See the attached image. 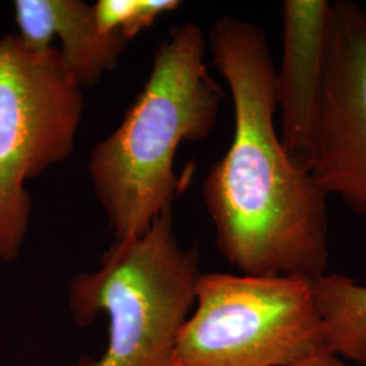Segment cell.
<instances>
[{
	"instance_id": "obj_9",
	"label": "cell",
	"mask_w": 366,
	"mask_h": 366,
	"mask_svg": "<svg viewBox=\"0 0 366 366\" xmlns=\"http://www.w3.org/2000/svg\"><path fill=\"white\" fill-rule=\"evenodd\" d=\"M308 284L334 354L366 365V285L347 275L326 273Z\"/></svg>"
},
{
	"instance_id": "obj_1",
	"label": "cell",
	"mask_w": 366,
	"mask_h": 366,
	"mask_svg": "<svg viewBox=\"0 0 366 366\" xmlns=\"http://www.w3.org/2000/svg\"><path fill=\"white\" fill-rule=\"evenodd\" d=\"M207 42L234 105L232 142L201 187L216 247L242 274H323L328 197L311 172L293 163L275 128L277 68L266 31L222 15Z\"/></svg>"
},
{
	"instance_id": "obj_7",
	"label": "cell",
	"mask_w": 366,
	"mask_h": 366,
	"mask_svg": "<svg viewBox=\"0 0 366 366\" xmlns=\"http://www.w3.org/2000/svg\"><path fill=\"white\" fill-rule=\"evenodd\" d=\"M282 60L275 69L280 137L293 163L311 172L323 104L332 3L285 0Z\"/></svg>"
},
{
	"instance_id": "obj_5",
	"label": "cell",
	"mask_w": 366,
	"mask_h": 366,
	"mask_svg": "<svg viewBox=\"0 0 366 366\" xmlns=\"http://www.w3.org/2000/svg\"><path fill=\"white\" fill-rule=\"evenodd\" d=\"M84 90L57 48L30 52L0 37V261H16L31 220L26 183L74 154Z\"/></svg>"
},
{
	"instance_id": "obj_3",
	"label": "cell",
	"mask_w": 366,
	"mask_h": 366,
	"mask_svg": "<svg viewBox=\"0 0 366 366\" xmlns=\"http://www.w3.org/2000/svg\"><path fill=\"white\" fill-rule=\"evenodd\" d=\"M198 264L196 247H183L175 235L172 207L143 235L114 242L97 270L69 284L68 307L78 326L99 315L109 320L104 353L74 366H170L194 308Z\"/></svg>"
},
{
	"instance_id": "obj_4",
	"label": "cell",
	"mask_w": 366,
	"mask_h": 366,
	"mask_svg": "<svg viewBox=\"0 0 366 366\" xmlns=\"http://www.w3.org/2000/svg\"><path fill=\"white\" fill-rule=\"evenodd\" d=\"M335 355L308 280L201 273L170 366H293Z\"/></svg>"
},
{
	"instance_id": "obj_10",
	"label": "cell",
	"mask_w": 366,
	"mask_h": 366,
	"mask_svg": "<svg viewBox=\"0 0 366 366\" xmlns=\"http://www.w3.org/2000/svg\"><path fill=\"white\" fill-rule=\"evenodd\" d=\"M181 6L178 0H98L92 4L98 27L105 33L119 31L128 41Z\"/></svg>"
},
{
	"instance_id": "obj_6",
	"label": "cell",
	"mask_w": 366,
	"mask_h": 366,
	"mask_svg": "<svg viewBox=\"0 0 366 366\" xmlns=\"http://www.w3.org/2000/svg\"><path fill=\"white\" fill-rule=\"evenodd\" d=\"M311 174L326 196L366 216V11L350 0L332 1Z\"/></svg>"
},
{
	"instance_id": "obj_8",
	"label": "cell",
	"mask_w": 366,
	"mask_h": 366,
	"mask_svg": "<svg viewBox=\"0 0 366 366\" xmlns=\"http://www.w3.org/2000/svg\"><path fill=\"white\" fill-rule=\"evenodd\" d=\"M13 11L15 36L27 51L46 52L60 41L56 48L81 90L114 71L129 44L119 31H102L84 0H15Z\"/></svg>"
},
{
	"instance_id": "obj_11",
	"label": "cell",
	"mask_w": 366,
	"mask_h": 366,
	"mask_svg": "<svg viewBox=\"0 0 366 366\" xmlns=\"http://www.w3.org/2000/svg\"><path fill=\"white\" fill-rule=\"evenodd\" d=\"M293 366H343V364L337 355H319L304 360Z\"/></svg>"
},
{
	"instance_id": "obj_2",
	"label": "cell",
	"mask_w": 366,
	"mask_h": 366,
	"mask_svg": "<svg viewBox=\"0 0 366 366\" xmlns=\"http://www.w3.org/2000/svg\"><path fill=\"white\" fill-rule=\"evenodd\" d=\"M207 49L196 24L174 27L122 121L92 148L89 178L114 242L143 235L172 207L179 145L208 139L216 125L224 92L210 76Z\"/></svg>"
}]
</instances>
